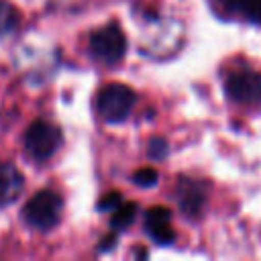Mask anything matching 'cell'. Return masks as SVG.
<instances>
[{
	"instance_id": "11",
	"label": "cell",
	"mask_w": 261,
	"mask_h": 261,
	"mask_svg": "<svg viewBox=\"0 0 261 261\" xmlns=\"http://www.w3.org/2000/svg\"><path fill=\"white\" fill-rule=\"evenodd\" d=\"M16 20H18V14H16L14 6L10 2L0 0V37L8 35L16 27Z\"/></svg>"
},
{
	"instance_id": "2",
	"label": "cell",
	"mask_w": 261,
	"mask_h": 261,
	"mask_svg": "<svg viewBox=\"0 0 261 261\" xmlns=\"http://www.w3.org/2000/svg\"><path fill=\"white\" fill-rule=\"evenodd\" d=\"M135 104V94L124 84H108L98 92V114L106 122H120L128 116Z\"/></svg>"
},
{
	"instance_id": "10",
	"label": "cell",
	"mask_w": 261,
	"mask_h": 261,
	"mask_svg": "<svg viewBox=\"0 0 261 261\" xmlns=\"http://www.w3.org/2000/svg\"><path fill=\"white\" fill-rule=\"evenodd\" d=\"M112 212H114L112 218H110L112 230H122V228H126V226L133 222L135 212H137V204H120V206H116Z\"/></svg>"
},
{
	"instance_id": "1",
	"label": "cell",
	"mask_w": 261,
	"mask_h": 261,
	"mask_svg": "<svg viewBox=\"0 0 261 261\" xmlns=\"http://www.w3.org/2000/svg\"><path fill=\"white\" fill-rule=\"evenodd\" d=\"M61 216V198L51 190L37 192L22 208V218L31 228L49 230L59 222Z\"/></svg>"
},
{
	"instance_id": "3",
	"label": "cell",
	"mask_w": 261,
	"mask_h": 261,
	"mask_svg": "<svg viewBox=\"0 0 261 261\" xmlns=\"http://www.w3.org/2000/svg\"><path fill=\"white\" fill-rule=\"evenodd\" d=\"M126 51V41L122 31L116 24H108L104 29H98L90 37V53L96 61L104 65H114L122 59Z\"/></svg>"
},
{
	"instance_id": "4",
	"label": "cell",
	"mask_w": 261,
	"mask_h": 261,
	"mask_svg": "<svg viewBox=\"0 0 261 261\" xmlns=\"http://www.w3.org/2000/svg\"><path fill=\"white\" fill-rule=\"evenodd\" d=\"M59 145H61V133L55 124H51L47 120H35L27 128L24 149L33 159L45 161V159L53 157V153L59 149Z\"/></svg>"
},
{
	"instance_id": "9",
	"label": "cell",
	"mask_w": 261,
	"mask_h": 261,
	"mask_svg": "<svg viewBox=\"0 0 261 261\" xmlns=\"http://www.w3.org/2000/svg\"><path fill=\"white\" fill-rule=\"evenodd\" d=\"M234 12L245 16L251 22L261 24V0H224Z\"/></svg>"
},
{
	"instance_id": "15",
	"label": "cell",
	"mask_w": 261,
	"mask_h": 261,
	"mask_svg": "<svg viewBox=\"0 0 261 261\" xmlns=\"http://www.w3.org/2000/svg\"><path fill=\"white\" fill-rule=\"evenodd\" d=\"M114 243H116V237H114V232H112V234H108L106 239H102V243H100V249H102V251H108V249H110Z\"/></svg>"
},
{
	"instance_id": "12",
	"label": "cell",
	"mask_w": 261,
	"mask_h": 261,
	"mask_svg": "<svg viewBox=\"0 0 261 261\" xmlns=\"http://www.w3.org/2000/svg\"><path fill=\"white\" fill-rule=\"evenodd\" d=\"M133 181H135L137 186H141V188H151V186L157 184V171H155L153 167H143V169L135 171Z\"/></svg>"
},
{
	"instance_id": "6",
	"label": "cell",
	"mask_w": 261,
	"mask_h": 261,
	"mask_svg": "<svg viewBox=\"0 0 261 261\" xmlns=\"http://www.w3.org/2000/svg\"><path fill=\"white\" fill-rule=\"evenodd\" d=\"M145 230L149 237L159 245H169L175 239V232L171 228V214L167 208L155 206L145 216Z\"/></svg>"
},
{
	"instance_id": "7",
	"label": "cell",
	"mask_w": 261,
	"mask_h": 261,
	"mask_svg": "<svg viewBox=\"0 0 261 261\" xmlns=\"http://www.w3.org/2000/svg\"><path fill=\"white\" fill-rule=\"evenodd\" d=\"M22 186V173L10 163H0V208L12 204L20 196Z\"/></svg>"
},
{
	"instance_id": "5",
	"label": "cell",
	"mask_w": 261,
	"mask_h": 261,
	"mask_svg": "<svg viewBox=\"0 0 261 261\" xmlns=\"http://www.w3.org/2000/svg\"><path fill=\"white\" fill-rule=\"evenodd\" d=\"M226 96L234 102H261V73L257 71H234L224 84Z\"/></svg>"
},
{
	"instance_id": "14",
	"label": "cell",
	"mask_w": 261,
	"mask_h": 261,
	"mask_svg": "<svg viewBox=\"0 0 261 261\" xmlns=\"http://www.w3.org/2000/svg\"><path fill=\"white\" fill-rule=\"evenodd\" d=\"M165 153H167V143H165L163 139H153V141L149 143V155H151V157L159 159V157H163Z\"/></svg>"
},
{
	"instance_id": "8",
	"label": "cell",
	"mask_w": 261,
	"mask_h": 261,
	"mask_svg": "<svg viewBox=\"0 0 261 261\" xmlns=\"http://www.w3.org/2000/svg\"><path fill=\"white\" fill-rule=\"evenodd\" d=\"M204 202V192L202 186L194 184V181H181L179 188V204L184 208L186 214H198Z\"/></svg>"
},
{
	"instance_id": "13",
	"label": "cell",
	"mask_w": 261,
	"mask_h": 261,
	"mask_svg": "<svg viewBox=\"0 0 261 261\" xmlns=\"http://www.w3.org/2000/svg\"><path fill=\"white\" fill-rule=\"evenodd\" d=\"M116 206H120V194H118V192L106 194V196L100 200V204H98L100 210H114Z\"/></svg>"
}]
</instances>
